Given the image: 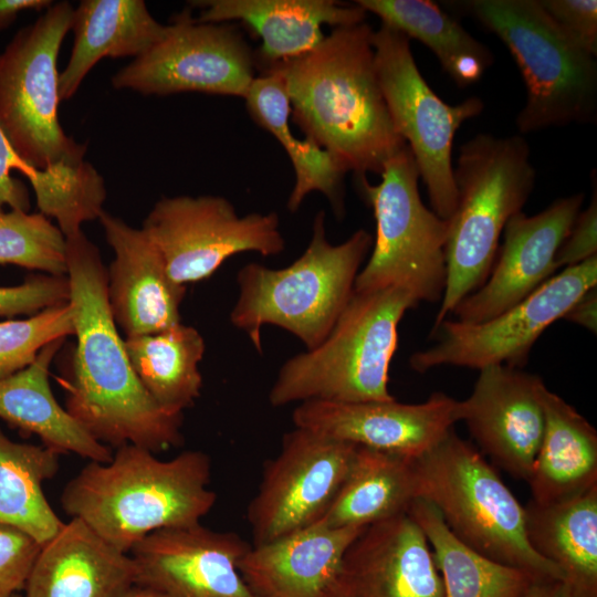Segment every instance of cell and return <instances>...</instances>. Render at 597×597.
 <instances>
[{
    "label": "cell",
    "instance_id": "cell-1",
    "mask_svg": "<svg viewBox=\"0 0 597 597\" xmlns=\"http://www.w3.org/2000/svg\"><path fill=\"white\" fill-rule=\"evenodd\" d=\"M76 345L64 378L66 411L97 441L154 453L182 442V413L158 406L138 380L107 302V268L82 230L65 237Z\"/></svg>",
    "mask_w": 597,
    "mask_h": 597
},
{
    "label": "cell",
    "instance_id": "cell-2",
    "mask_svg": "<svg viewBox=\"0 0 597 597\" xmlns=\"http://www.w3.org/2000/svg\"><path fill=\"white\" fill-rule=\"evenodd\" d=\"M373 31L365 21L334 28L308 52L261 70L283 80L291 116L305 137L358 179L380 175L407 145L392 126L378 83Z\"/></svg>",
    "mask_w": 597,
    "mask_h": 597
},
{
    "label": "cell",
    "instance_id": "cell-3",
    "mask_svg": "<svg viewBox=\"0 0 597 597\" xmlns=\"http://www.w3.org/2000/svg\"><path fill=\"white\" fill-rule=\"evenodd\" d=\"M210 458L200 450L169 460L123 444L111 461H90L64 486L61 505L113 547L129 553L161 528L200 523L214 505Z\"/></svg>",
    "mask_w": 597,
    "mask_h": 597
},
{
    "label": "cell",
    "instance_id": "cell-4",
    "mask_svg": "<svg viewBox=\"0 0 597 597\" xmlns=\"http://www.w3.org/2000/svg\"><path fill=\"white\" fill-rule=\"evenodd\" d=\"M73 11L67 1L53 2L0 53V127L24 164L52 174L98 219L104 179L85 160L86 146L69 137L59 119L56 63Z\"/></svg>",
    "mask_w": 597,
    "mask_h": 597
},
{
    "label": "cell",
    "instance_id": "cell-5",
    "mask_svg": "<svg viewBox=\"0 0 597 597\" xmlns=\"http://www.w3.org/2000/svg\"><path fill=\"white\" fill-rule=\"evenodd\" d=\"M535 176L521 135L480 133L461 146L453 167L457 206L448 219L446 287L433 329L488 279L500 235L528 200Z\"/></svg>",
    "mask_w": 597,
    "mask_h": 597
},
{
    "label": "cell",
    "instance_id": "cell-6",
    "mask_svg": "<svg viewBox=\"0 0 597 597\" xmlns=\"http://www.w3.org/2000/svg\"><path fill=\"white\" fill-rule=\"evenodd\" d=\"M364 229L339 244L326 235L323 210L313 220L311 241L292 264L270 269L249 263L237 274L239 295L230 312L233 326L262 352L261 328L279 326L311 349L329 334L348 303L360 265L373 245Z\"/></svg>",
    "mask_w": 597,
    "mask_h": 597
},
{
    "label": "cell",
    "instance_id": "cell-7",
    "mask_svg": "<svg viewBox=\"0 0 597 597\" xmlns=\"http://www.w3.org/2000/svg\"><path fill=\"white\" fill-rule=\"evenodd\" d=\"M419 303L405 290L354 291L326 338L280 367L269 392L273 407L323 400L388 401L398 325Z\"/></svg>",
    "mask_w": 597,
    "mask_h": 597
},
{
    "label": "cell",
    "instance_id": "cell-8",
    "mask_svg": "<svg viewBox=\"0 0 597 597\" xmlns=\"http://www.w3.org/2000/svg\"><path fill=\"white\" fill-rule=\"evenodd\" d=\"M413 467L417 499L431 503L459 540L536 578L565 582L563 572L531 547L524 506L482 454L453 428L413 459Z\"/></svg>",
    "mask_w": 597,
    "mask_h": 597
},
{
    "label": "cell",
    "instance_id": "cell-9",
    "mask_svg": "<svg viewBox=\"0 0 597 597\" xmlns=\"http://www.w3.org/2000/svg\"><path fill=\"white\" fill-rule=\"evenodd\" d=\"M464 7L514 57L526 87L516 116L521 134L597 116V63L545 12L538 0H472Z\"/></svg>",
    "mask_w": 597,
    "mask_h": 597
},
{
    "label": "cell",
    "instance_id": "cell-10",
    "mask_svg": "<svg viewBox=\"0 0 597 597\" xmlns=\"http://www.w3.org/2000/svg\"><path fill=\"white\" fill-rule=\"evenodd\" d=\"M380 177L378 185H370L366 177L358 179L374 211L376 238L354 291L397 287L418 303L437 302L446 287L449 221L422 203L419 170L407 145L385 163Z\"/></svg>",
    "mask_w": 597,
    "mask_h": 597
},
{
    "label": "cell",
    "instance_id": "cell-11",
    "mask_svg": "<svg viewBox=\"0 0 597 597\" xmlns=\"http://www.w3.org/2000/svg\"><path fill=\"white\" fill-rule=\"evenodd\" d=\"M375 69L396 133L405 140L427 187L432 211L448 220L455 210L452 146L455 132L481 114L476 96L449 105L421 75L404 33L381 24L373 31Z\"/></svg>",
    "mask_w": 597,
    "mask_h": 597
},
{
    "label": "cell",
    "instance_id": "cell-12",
    "mask_svg": "<svg viewBox=\"0 0 597 597\" xmlns=\"http://www.w3.org/2000/svg\"><path fill=\"white\" fill-rule=\"evenodd\" d=\"M142 229L160 252L169 277L186 286L210 277L232 255L271 256L285 249L275 212L240 216L220 196L163 197Z\"/></svg>",
    "mask_w": 597,
    "mask_h": 597
},
{
    "label": "cell",
    "instance_id": "cell-13",
    "mask_svg": "<svg viewBox=\"0 0 597 597\" xmlns=\"http://www.w3.org/2000/svg\"><path fill=\"white\" fill-rule=\"evenodd\" d=\"M596 284L597 255L565 268L523 301L488 321L473 324L444 320L432 331L438 342L415 352L410 367L418 373L439 366L521 368L542 333Z\"/></svg>",
    "mask_w": 597,
    "mask_h": 597
},
{
    "label": "cell",
    "instance_id": "cell-14",
    "mask_svg": "<svg viewBox=\"0 0 597 597\" xmlns=\"http://www.w3.org/2000/svg\"><path fill=\"white\" fill-rule=\"evenodd\" d=\"M255 66L254 52L234 25L202 22L185 10L156 44L111 82L117 90L143 95L198 92L244 97L256 76Z\"/></svg>",
    "mask_w": 597,
    "mask_h": 597
},
{
    "label": "cell",
    "instance_id": "cell-15",
    "mask_svg": "<svg viewBox=\"0 0 597 597\" xmlns=\"http://www.w3.org/2000/svg\"><path fill=\"white\" fill-rule=\"evenodd\" d=\"M356 448L302 428L285 433L248 507L253 546L317 523L342 486Z\"/></svg>",
    "mask_w": 597,
    "mask_h": 597
},
{
    "label": "cell",
    "instance_id": "cell-16",
    "mask_svg": "<svg viewBox=\"0 0 597 597\" xmlns=\"http://www.w3.org/2000/svg\"><path fill=\"white\" fill-rule=\"evenodd\" d=\"M249 547L235 533L200 523L157 530L129 551L135 585L168 597H259L238 570Z\"/></svg>",
    "mask_w": 597,
    "mask_h": 597
},
{
    "label": "cell",
    "instance_id": "cell-17",
    "mask_svg": "<svg viewBox=\"0 0 597 597\" xmlns=\"http://www.w3.org/2000/svg\"><path fill=\"white\" fill-rule=\"evenodd\" d=\"M457 409L458 400L444 392L420 404L308 400L294 408L292 420L328 439L416 459L459 421Z\"/></svg>",
    "mask_w": 597,
    "mask_h": 597
},
{
    "label": "cell",
    "instance_id": "cell-18",
    "mask_svg": "<svg viewBox=\"0 0 597 597\" xmlns=\"http://www.w3.org/2000/svg\"><path fill=\"white\" fill-rule=\"evenodd\" d=\"M577 192L554 200L543 211H520L503 230L504 242L483 285L465 296L453 314L464 323H482L516 305L552 277L555 255L584 202Z\"/></svg>",
    "mask_w": 597,
    "mask_h": 597
},
{
    "label": "cell",
    "instance_id": "cell-19",
    "mask_svg": "<svg viewBox=\"0 0 597 597\" xmlns=\"http://www.w3.org/2000/svg\"><path fill=\"white\" fill-rule=\"evenodd\" d=\"M541 377L505 365L479 370L471 395L458 400L463 421L479 447L501 469L528 480L544 432Z\"/></svg>",
    "mask_w": 597,
    "mask_h": 597
},
{
    "label": "cell",
    "instance_id": "cell-20",
    "mask_svg": "<svg viewBox=\"0 0 597 597\" xmlns=\"http://www.w3.org/2000/svg\"><path fill=\"white\" fill-rule=\"evenodd\" d=\"M322 597H443V585L426 536L405 513L363 530Z\"/></svg>",
    "mask_w": 597,
    "mask_h": 597
},
{
    "label": "cell",
    "instance_id": "cell-21",
    "mask_svg": "<svg viewBox=\"0 0 597 597\" xmlns=\"http://www.w3.org/2000/svg\"><path fill=\"white\" fill-rule=\"evenodd\" d=\"M98 220L115 258L107 268V302L126 337L153 334L180 320L187 286L168 275L163 256L146 232L103 211Z\"/></svg>",
    "mask_w": 597,
    "mask_h": 597
},
{
    "label": "cell",
    "instance_id": "cell-22",
    "mask_svg": "<svg viewBox=\"0 0 597 597\" xmlns=\"http://www.w3.org/2000/svg\"><path fill=\"white\" fill-rule=\"evenodd\" d=\"M135 564L72 517L42 545L24 585L23 597H123L135 586Z\"/></svg>",
    "mask_w": 597,
    "mask_h": 597
},
{
    "label": "cell",
    "instance_id": "cell-23",
    "mask_svg": "<svg viewBox=\"0 0 597 597\" xmlns=\"http://www.w3.org/2000/svg\"><path fill=\"white\" fill-rule=\"evenodd\" d=\"M191 6L202 8L199 21H240L255 32L262 42L254 53L260 70L315 48L325 38L323 24L355 25L367 13L356 3L333 0H208Z\"/></svg>",
    "mask_w": 597,
    "mask_h": 597
},
{
    "label": "cell",
    "instance_id": "cell-24",
    "mask_svg": "<svg viewBox=\"0 0 597 597\" xmlns=\"http://www.w3.org/2000/svg\"><path fill=\"white\" fill-rule=\"evenodd\" d=\"M365 527L315 523L276 541L250 546L238 563L259 597H322L342 557Z\"/></svg>",
    "mask_w": 597,
    "mask_h": 597
},
{
    "label": "cell",
    "instance_id": "cell-25",
    "mask_svg": "<svg viewBox=\"0 0 597 597\" xmlns=\"http://www.w3.org/2000/svg\"><path fill=\"white\" fill-rule=\"evenodd\" d=\"M71 55L59 76L61 101L70 100L104 57H138L166 33L143 0H83L74 9Z\"/></svg>",
    "mask_w": 597,
    "mask_h": 597
},
{
    "label": "cell",
    "instance_id": "cell-26",
    "mask_svg": "<svg viewBox=\"0 0 597 597\" xmlns=\"http://www.w3.org/2000/svg\"><path fill=\"white\" fill-rule=\"evenodd\" d=\"M65 337L44 346L28 367L0 379V418L30 434L43 446L106 463L113 451L92 437L55 399L50 383V365Z\"/></svg>",
    "mask_w": 597,
    "mask_h": 597
},
{
    "label": "cell",
    "instance_id": "cell-27",
    "mask_svg": "<svg viewBox=\"0 0 597 597\" xmlns=\"http://www.w3.org/2000/svg\"><path fill=\"white\" fill-rule=\"evenodd\" d=\"M544 432L528 480L532 501L547 504L597 485V431L545 384Z\"/></svg>",
    "mask_w": 597,
    "mask_h": 597
},
{
    "label": "cell",
    "instance_id": "cell-28",
    "mask_svg": "<svg viewBox=\"0 0 597 597\" xmlns=\"http://www.w3.org/2000/svg\"><path fill=\"white\" fill-rule=\"evenodd\" d=\"M531 547L556 565L575 597H597V485L524 506Z\"/></svg>",
    "mask_w": 597,
    "mask_h": 597
},
{
    "label": "cell",
    "instance_id": "cell-29",
    "mask_svg": "<svg viewBox=\"0 0 597 597\" xmlns=\"http://www.w3.org/2000/svg\"><path fill=\"white\" fill-rule=\"evenodd\" d=\"M243 98L252 119L274 136L291 159L295 184L287 200L289 211L295 212L308 193L320 191L335 216L343 218L347 170L312 139H300L292 134L291 103L283 80L273 72H262L254 77Z\"/></svg>",
    "mask_w": 597,
    "mask_h": 597
},
{
    "label": "cell",
    "instance_id": "cell-30",
    "mask_svg": "<svg viewBox=\"0 0 597 597\" xmlns=\"http://www.w3.org/2000/svg\"><path fill=\"white\" fill-rule=\"evenodd\" d=\"M416 499L413 459L357 446L347 475L318 523L367 527L407 513Z\"/></svg>",
    "mask_w": 597,
    "mask_h": 597
},
{
    "label": "cell",
    "instance_id": "cell-31",
    "mask_svg": "<svg viewBox=\"0 0 597 597\" xmlns=\"http://www.w3.org/2000/svg\"><path fill=\"white\" fill-rule=\"evenodd\" d=\"M407 514L426 536L443 585V597H521L536 578L495 562L459 540L437 509L416 499Z\"/></svg>",
    "mask_w": 597,
    "mask_h": 597
},
{
    "label": "cell",
    "instance_id": "cell-32",
    "mask_svg": "<svg viewBox=\"0 0 597 597\" xmlns=\"http://www.w3.org/2000/svg\"><path fill=\"white\" fill-rule=\"evenodd\" d=\"M130 365L150 397L169 413H182L199 398V371L206 344L193 326L178 323L164 331L124 339Z\"/></svg>",
    "mask_w": 597,
    "mask_h": 597
},
{
    "label": "cell",
    "instance_id": "cell-33",
    "mask_svg": "<svg viewBox=\"0 0 597 597\" xmlns=\"http://www.w3.org/2000/svg\"><path fill=\"white\" fill-rule=\"evenodd\" d=\"M355 3L379 17L381 24L423 43L459 87L478 82L494 63L489 48L432 1L357 0Z\"/></svg>",
    "mask_w": 597,
    "mask_h": 597
},
{
    "label": "cell",
    "instance_id": "cell-34",
    "mask_svg": "<svg viewBox=\"0 0 597 597\" xmlns=\"http://www.w3.org/2000/svg\"><path fill=\"white\" fill-rule=\"evenodd\" d=\"M60 453L11 440L0 429V526L18 530L40 545L52 540L64 522L43 491L60 468Z\"/></svg>",
    "mask_w": 597,
    "mask_h": 597
},
{
    "label": "cell",
    "instance_id": "cell-35",
    "mask_svg": "<svg viewBox=\"0 0 597 597\" xmlns=\"http://www.w3.org/2000/svg\"><path fill=\"white\" fill-rule=\"evenodd\" d=\"M22 174L33 188L40 213L54 218L65 235L81 230L84 222L95 220V214L56 177L24 164L12 149L0 127V213L4 208L29 211L27 186L11 176V170Z\"/></svg>",
    "mask_w": 597,
    "mask_h": 597
},
{
    "label": "cell",
    "instance_id": "cell-36",
    "mask_svg": "<svg viewBox=\"0 0 597 597\" xmlns=\"http://www.w3.org/2000/svg\"><path fill=\"white\" fill-rule=\"evenodd\" d=\"M0 263L66 275L65 237L42 213H0Z\"/></svg>",
    "mask_w": 597,
    "mask_h": 597
},
{
    "label": "cell",
    "instance_id": "cell-37",
    "mask_svg": "<svg viewBox=\"0 0 597 597\" xmlns=\"http://www.w3.org/2000/svg\"><path fill=\"white\" fill-rule=\"evenodd\" d=\"M74 335L70 302L46 307L25 320L0 322V379L34 362L49 343Z\"/></svg>",
    "mask_w": 597,
    "mask_h": 597
},
{
    "label": "cell",
    "instance_id": "cell-38",
    "mask_svg": "<svg viewBox=\"0 0 597 597\" xmlns=\"http://www.w3.org/2000/svg\"><path fill=\"white\" fill-rule=\"evenodd\" d=\"M69 298L66 275L32 274L22 284L0 286V316L33 315Z\"/></svg>",
    "mask_w": 597,
    "mask_h": 597
},
{
    "label": "cell",
    "instance_id": "cell-39",
    "mask_svg": "<svg viewBox=\"0 0 597 597\" xmlns=\"http://www.w3.org/2000/svg\"><path fill=\"white\" fill-rule=\"evenodd\" d=\"M41 547L29 535L0 526V597H11L24 588Z\"/></svg>",
    "mask_w": 597,
    "mask_h": 597
},
{
    "label": "cell",
    "instance_id": "cell-40",
    "mask_svg": "<svg viewBox=\"0 0 597 597\" xmlns=\"http://www.w3.org/2000/svg\"><path fill=\"white\" fill-rule=\"evenodd\" d=\"M551 19L580 48L597 55L596 0H538Z\"/></svg>",
    "mask_w": 597,
    "mask_h": 597
},
{
    "label": "cell",
    "instance_id": "cell-41",
    "mask_svg": "<svg viewBox=\"0 0 597 597\" xmlns=\"http://www.w3.org/2000/svg\"><path fill=\"white\" fill-rule=\"evenodd\" d=\"M596 171H591L593 195L589 205L579 211L555 255L557 269L577 265L597 255V188Z\"/></svg>",
    "mask_w": 597,
    "mask_h": 597
},
{
    "label": "cell",
    "instance_id": "cell-42",
    "mask_svg": "<svg viewBox=\"0 0 597 597\" xmlns=\"http://www.w3.org/2000/svg\"><path fill=\"white\" fill-rule=\"evenodd\" d=\"M563 320L583 326L591 333L597 332V290L586 291L564 314Z\"/></svg>",
    "mask_w": 597,
    "mask_h": 597
},
{
    "label": "cell",
    "instance_id": "cell-43",
    "mask_svg": "<svg viewBox=\"0 0 597 597\" xmlns=\"http://www.w3.org/2000/svg\"><path fill=\"white\" fill-rule=\"evenodd\" d=\"M48 0H0V31L9 28L24 10H43L52 6Z\"/></svg>",
    "mask_w": 597,
    "mask_h": 597
},
{
    "label": "cell",
    "instance_id": "cell-44",
    "mask_svg": "<svg viewBox=\"0 0 597 597\" xmlns=\"http://www.w3.org/2000/svg\"><path fill=\"white\" fill-rule=\"evenodd\" d=\"M521 597H575L562 579L538 578Z\"/></svg>",
    "mask_w": 597,
    "mask_h": 597
},
{
    "label": "cell",
    "instance_id": "cell-45",
    "mask_svg": "<svg viewBox=\"0 0 597 597\" xmlns=\"http://www.w3.org/2000/svg\"><path fill=\"white\" fill-rule=\"evenodd\" d=\"M123 597H168L159 591H156L154 589L142 587V586H133L129 590H127Z\"/></svg>",
    "mask_w": 597,
    "mask_h": 597
},
{
    "label": "cell",
    "instance_id": "cell-46",
    "mask_svg": "<svg viewBox=\"0 0 597 597\" xmlns=\"http://www.w3.org/2000/svg\"><path fill=\"white\" fill-rule=\"evenodd\" d=\"M11 597H23V596H22L20 593H18V594H14V595L11 596Z\"/></svg>",
    "mask_w": 597,
    "mask_h": 597
}]
</instances>
